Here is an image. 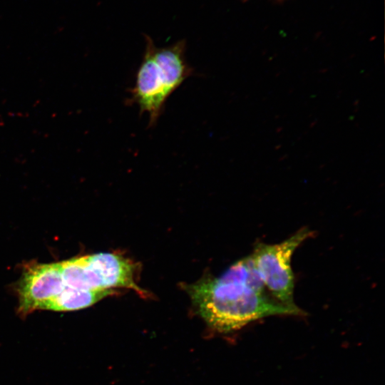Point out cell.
I'll return each instance as SVG.
<instances>
[{
    "label": "cell",
    "instance_id": "cell-4",
    "mask_svg": "<svg viewBox=\"0 0 385 385\" xmlns=\"http://www.w3.org/2000/svg\"><path fill=\"white\" fill-rule=\"evenodd\" d=\"M60 262L36 264L24 272L20 282L19 309L26 315L43 306L64 288Z\"/></svg>",
    "mask_w": 385,
    "mask_h": 385
},
{
    "label": "cell",
    "instance_id": "cell-3",
    "mask_svg": "<svg viewBox=\"0 0 385 385\" xmlns=\"http://www.w3.org/2000/svg\"><path fill=\"white\" fill-rule=\"evenodd\" d=\"M311 234L309 230L304 227L280 243H258L251 255L266 289L275 299L287 306H296L293 300L294 282L290 263L292 255Z\"/></svg>",
    "mask_w": 385,
    "mask_h": 385
},
{
    "label": "cell",
    "instance_id": "cell-2",
    "mask_svg": "<svg viewBox=\"0 0 385 385\" xmlns=\"http://www.w3.org/2000/svg\"><path fill=\"white\" fill-rule=\"evenodd\" d=\"M145 49L130 89L129 105L147 113L149 125L156 123L170 96L193 73L185 58V41H179L166 47H156L145 36Z\"/></svg>",
    "mask_w": 385,
    "mask_h": 385
},
{
    "label": "cell",
    "instance_id": "cell-1",
    "mask_svg": "<svg viewBox=\"0 0 385 385\" xmlns=\"http://www.w3.org/2000/svg\"><path fill=\"white\" fill-rule=\"evenodd\" d=\"M251 255L236 262L220 277L188 287L201 317L213 329L228 332L266 317L300 314L266 293Z\"/></svg>",
    "mask_w": 385,
    "mask_h": 385
},
{
    "label": "cell",
    "instance_id": "cell-5",
    "mask_svg": "<svg viewBox=\"0 0 385 385\" xmlns=\"http://www.w3.org/2000/svg\"><path fill=\"white\" fill-rule=\"evenodd\" d=\"M61 276L65 287L95 291H111L91 262L89 255L60 262Z\"/></svg>",
    "mask_w": 385,
    "mask_h": 385
},
{
    "label": "cell",
    "instance_id": "cell-6",
    "mask_svg": "<svg viewBox=\"0 0 385 385\" xmlns=\"http://www.w3.org/2000/svg\"><path fill=\"white\" fill-rule=\"evenodd\" d=\"M113 292L111 291L85 290L64 287L58 294L43 306V309L53 311L78 310L95 304Z\"/></svg>",
    "mask_w": 385,
    "mask_h": 385
}]
</instances>
